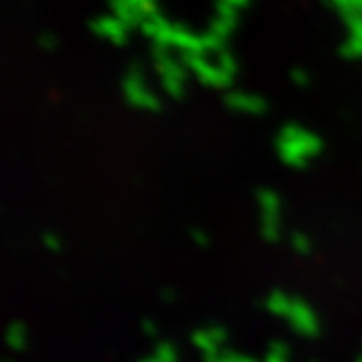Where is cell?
<instances>
[{
	"label": "cell",
	"mask_w": 362,
	"mask_h": 362,
	"mask_svg": "<svg viewBox=\"0 0 362 362\" xmlns=\"http://www.w3.org/2000/svg\"><path fill=\"white\" fill-rule=\"evenodd\" d=\"M240 362H257V360H253V358H245V356H240Z\"/></svg>",
	"instance_id": "23"
},
{
	"label": "cell",
	"mask_w": 362,
	"mask_h": 362,
	"mask_svg": "<svg viewBox=\"0 0 362 362\" xmlns=\"http://www.w3.org/2000/svg\"><path fill=\"white\" fill-rule=\"evenodd\" d=\"M24 339H27V332H24V327L18 325V323H13L9 327V332H7V343H9V347L11 349H22L24 347Z\"/></svg>",
	"instance_id": "10"
},
{
	"label": "cell",
	"mask_w": 362,
	"mask_h": 362,
	"mask_svg": "<svg viewBox=\"0 0 362 362\" xmlns=\"http://www.w3.org/2000/svg\"><path fill=\"white\" fill-rule=\"evenodd\" d=\"M142 327H144V332H146V334H151V336L155 334V325H153L151 321H144V325H142Z\"/></svg>",
	"instance_id": "20"
},
{
	"label": "cell",
	"mask_w": 362,
	"mask_h": 362,
	"mask_svg": "<svg viewBox=\"0 0 362 362\" xmlns=\"http://www.w3.org/2000/svg\"><path fill=\"white\" fill-rule=\"evenodd\" d=\"M192 236H194V238L199 240V245H208V238H205V236H201L199 231H192Z\"/></svg>",
	"instance_id": "21"
},
{
	"label": "cell",
	"mask_w": 362,
	"mask_h": 362,
	"mask_svg": "<svg viewBox=\"0 0 362 362\" xmlns=\"http://www.w3.org/2000/svg\"><path fill=\"white\" fill-rule=\"evenodd\" d=\"M358 362H362V358H360V360H358Z\"/></svg>",
	"instance_id": "26"
},
{
	"label": "cell",
	"mask_w": 362,
	"mask_h": 362,
	"mask_svg": "<svg viewBox=\"0 0 362 362\" xmlns=\"http://www.w3.org/2000/svg\"><path fill=\"white\" fill-rule=\"evenodd\" d=\"M264 362H286V358H279V356H271V354H269V358H267Z\"/></svg>",
	"instance_id": "22"
},
{
	"label": "cell",
	"mask_w": 362,
	"mask_h": 362,
	"mask_svg": "<svg viewBox=\"0 0 362 362\" xmlns=\"http://www.w3.org/2000/svg\"><path fill=\"white\" fill-rule=\"evenodd\" d=\"M129 3H132L142 13L144 20L158 13V0H129Z\"/></svg>",
	"instance_id": "11"
},
{
	"label": "cell",
	"mask_w": 362,
	"mask_h": 362,
	"mask_svg": "<svg viewBox=\"0 0 362 362\" xmlns=\"http://www.w3.org/2000/svg\"><path fill=\"white\" fill-rule=\"evenodd\" d=\"M291 305H293V299H288L284 293H273V295L267 299L269 313H273V315H277V317H288Z\"/></svg>",
	"instance_id": "8"
},
{
	"label": "cell",
	"mask_w": 362,
	"mask_h": 362,
	"mask_svg": "<svg viewBox=\"0 0 362 362\" xmlns=\"http://www.w3.org/2000/svg\"><path fill=\"white\" fill-rule=\"evenodd\" d=\"M192 343H194L205 356H214V354H218V343L212 339L208 329H199V332H194V334H192Z\"/></svg>",
	"instance_id": "9"
},
{
	"label": "cell",
	"mask_w": 362,
	"mask_h": 362,
	"mask_svg": "<svg viewBox=\"0 0 362 362\" xmlns=\"http://www.w3.org/2000/svg\"><path fill=\"white\" fill-rule=\"evenodd\" d=\"M221 362H240V356L238 354H227V356H223Z\"/></svg>",
	"instance_id": "19"
},
{
	"label": "cell",
	"mask_w": 362,
	"mask_h": 362,
	"mask_svg": "<svg viewBox=\"0 0 362 362\" xmlns=\"http://www.w3.org/2000/svg\"><path fill=\"white\" fill-rule=\"evenodd\" d=\"M208 332H210V336H212V339H214L218 345L225 341V332H223V327H208Z\"/></svg>",
	"instance_id": "16"
},
{
	"label": "cell",
	"mask_w": 362,
	"mask_h": 362,
	"mask_svg": "<svg viewBox=\"0 0 362 362\" xmlns=\"http://www.w3.org/2000/svg\"><path fill=\"white\" fill-rule=\"evenodd\" d=\"M293 79H295V83H299V86H308V74H305L301 68H297V70L293 72Z\"/></svg>",
	"instance_id": "17"
},
{
	"label": "cell",
	"mask_w": 362,
	"mask_h": 362,
	"mask_svg": "<svg viewBox=\"0 0 362 362\" xmlns=\"http://www.w3.org/2000/svg\"><path fill=\"white\" fill-rule=\"evenodd\" d=\"M142 362H160V360H158V358H155V356H153V358H146V360H142Z\"/></svg>",
	"instance_id": "24"
},
{
	"label": "cell",
	"mask_w": 362,
	"mask_h": 362,
	"mask_svg": "<svg viewBox=\"0 0 362 362\" xmlns=\"http://www.w3.org/2000/svg\"><path fill=\"white\" fill-rule=\"evenodd\" d=\"M218 5H225V7H231V9H240L247 5V0H218Z\"/></svg>",
	"instance_id": "15"
},
{
	"label": "cell",
	"mask_w": 362,
	"mask_h": 362,
	"mask_svg": "<svg viewBox=\"0 0 362 362\" xmlns=\"http://www.w3.org/2000/svg\"><path fill=\"white\" fill-rule=\"evenodd\" d=\"M269 354L271 356H279V358H286V345H284V343H273Z\"/></svg>",
	"instance_id": "14"
},
{
	"label": "cell",
	"mask_w": 362,
	"mask_h": 362,
	"mask_svg": "<svg viewBox=\"0 0 362 362\" xmlns=\"http://www.w3.org/2000/svg\"><path fill=\"white\" fill-rule=\"evenodd\" d=\"M321 151V140L299 124H286L277 136L279 158L291 166H303Z\"/></svg>",
	"instance_id": "1"
},
{
	"label": "cell",
	"mask_w": 362,
	"mask_h": 362,
	"mask_svg": "<svg viewBox=\"0 0 362 362\" xmlns=\"http://www.w3.org/2000/svg\"><path fill=\"white\" fill-rule=\"evenodd\" d=\"M155 358L160 362H175L177 360V354H175V347H170L168 343H162L155 349Z\"/></svg>",
	"instance_id": "12"
},
{
	"label": "cell",
	"mask_w": 362,
	"mask_h": 362,
	"mask_svg": "<svg viewBox=\"0 0 362 362\" xmlns=\"http://www.w3.org/2000/svg\"><path fill=\"white\" fill-rule=\"evenodd\" d=\"M44 243H46L48 249H55V251L59 249V240L55 236H44Z\"/></svg>",
	"instance_id": "18"
},
{
	"label": "cell",
	"mask_w": 362,
	"mask_h": 362,
	"mask_svg": "<svg viewBox=\"0 0 362 362\" xmlns=\"http://www.w3.org/2000/svg\"><path fill=\"white\" fill-rule=\"evenodd\" d=\"M356 3H358V9H362V0H356Z\"/></svg>",
	"instance_id": "25"
},
{
	"label": "cell",
	"mask_w": 362,
	"mask_h": 362,
	"mask_svg": "<svg viewBox=\"0 0 362 362\" xmlns=\"http://www.w3.org/2000/svg\"><path fill=\"white\" fill-rule=\"evenodd\" d=\"M291 240H293V249L295 251H299V253H308L310 251V240L303 234H295Z\"/></svg>",
	"instance_id": "13"
},
{
	"label": "cell",
	"mask_w": 362,
	"mask_h": 362,
	"mask_svg": "<svg viewBox=\"0 0 362 362\" xmlns=\"http://www.w3.org/2000/svg\"><path fill=\"white\" fill-rule=\"evenodd\" d=\"M124 98L132 103L134 107L140 110H158V96L153 94V90L148 88V83L142 79V74H138L136 70H132L124 76V86H122Z\"/></svg>",
	"instance_id": "3"
},
{
	"label": "cell",
	"mask_w": 362,
	"mask_h": 362,
	"mask_svg": "<svg viewBox=\"0 0 362 362\" xmlns=\"http://www.w3.org/2000/svg\"><path fill=\"white\" fill-rule=\"evenodd\" d=\"M288 321H291V325H293L299 334L313 336V334L319 332V323H317L315 313H313V310H310L303 301H299V299H293L291 313H288Z\"/></svg>",
	"instance_id": "6"
},
{
	"label": "cell",
	"mask_w": 362,
	"mask_h": 362,
	"mask_svg": "<svg viewBox=\"0 0 362 362\" xmlns=\"http://www.w3.org/2000/svg\"><path fill=\"white\" fill-rule=\"evenodd\" d=\"M155 70H158L164 90L170 96H181L186 88V68L175 59L173 50L155 46Z\"/></svg>",
	"instance_id": "2"
},
{
	"label": "cell",
	"mask_w": 362,
	"mask_h": 362,
	"mask_svg": "<svg viewBox=\"0 0 362 362\" xmlns=\"http://www.w3.org/2000/svg\"><path fill=\"white\" fill-rule=\"evenodd\" d=\"M225 103L236 112H243V114H260L264 112V100L255 94H249V92H229L225 96Z\"/></svg>",
	"instance_id": "7"
},
{
	"label": "cell",
	"mask_w": 362,
	"mask_h": 362,
	"mask_svg": "<svg viewBox=\"0 0 362 362\" xmlns=\"http://www.w3.org/2000/svg\"><path fill=\"white\" fill-rule=\"evenodd\" d=\"M260 201V210H262V236L267 240H277L279 238V199L271 190H262L257 194Z\"/></svg>",
	"instance_id": "4"
},
{
	"label": "cell",
	"mask_w": 362,
	"mask_h": 362,
	"mask_svg": "<svg viewBox=\"0 0 362 362\" xmlns=\"http://www.w3.org/2000/svg\"><path fill=\"white\" fill-rule=\"evenodd\" d=\"M92 29H94V33H96L98 37H105L107 42L118 44V46L124 44L127 37H129V27H127V24H124L120 18H116L114 13L96 18V20L92 22Z\"/></svg>",
	"instance_id": "5"
}]
</instances>
